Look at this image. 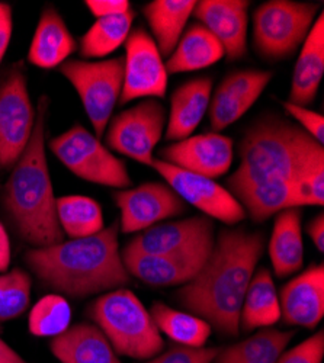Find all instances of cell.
<instances>
[{
    "instance_id": "1",
    "label": "cell",
    "mask_w": 324,
    "mask_h": 363,
    "mask_svg": "<svg viewBox=\"0 0 324 363\" xmlns=\"http://www.w3.org/2000/svg\"><path fill=\"white\" fill-rule=\"evenodd\" d=\"M263 249L262 233L221 230L199 274L178 289L176 298L213 330L228 337L239 336L242 304Z\"/></svg>"
},
{
    "instance_id": "2",
    "label": "cell",
    "mask_w": 324,
    "mask_h": 363,
    "mask_svg": "<svg viewBox=\"0 0 324 363\" xmlns=\"http://www.w3.org/2000/svg\"><path fill=\"white\" fill-rule=\"evenodd\" d=\"M120 223L95 235L31 249L23 256L28 267L48 288L72 298L105 294L130 284L118 245Z\"/></svg>"
},
{
    "instance_id": "3",
    "label": "cell",
    "mask_w": 324,
    "mask_h": 363,
    "mask_svg": "<svg viewBox=\"0 0 324 363\" xmlns=\"http://www.w3.org/2000/svg\"><path fill=\"white\" fill-rule=\"evenodd\" d=\"M50 99L41 96L35 125L23 153L12 167L5 185L4 205L22 240L34 249L65 241L57 218V198L45 156V125Z\"/></svg>"
},
{
    "instance_id": "4",
    "label": "cell",
    "mask_w": 324,
    "mask_h": 363,
    "mask_svg": "<svg viewBox=\"0 0 324 363\" xmlns=\"http://www.w3.org/2000/svg\"><path fill=\"white\" fill-rule=\"evenodd\" d=\"M315 141L288 121L267 116L259 119L240 143V164L228 179V191L238 192L274 179L296 182L300 160Z\"/></svg>"
},
{
    "instance_id": "5",
    "label": "cell",
    "mask_w": 324,
    "mask_h": 363,
    "mask_svg": "<svg viewBox=\"0 0 324 363\" xmlns=\"http://www.w3.org/2000/svg\"><path fill=\"white\" fill-rule=\"evenodd\" d=\"M118 356L149 360L160 354L164 342L149 310L137 295L118 288L98 296L87 308Z\"/></svg>"
},
{
    "instance_id": "6",
    "label": "cell",
    "mask_w": 324,
    "mask_h": 363,
    "mask_svg": "<svg viewBox=\"0 0 324 363\" xmlns=\"http://www.w3.org/2000/svg\"><path fill=\"white\" fill-rule=\"evenodd\" d=\"M321 4L269 0L253 13V47L271 62L285 60L306 41Z\"/></svg>"
},
{
    "instance_id": "7",
    "label": "cell",
    "mask_w": 324,
    "mask_h": 363,
    "mask_svg": "<svg viewBox=\"0 0 324 363\" xmlns=\"http://www.w3.org/2000/svg\"><path fill=\"white\" fill-rule=\"evenodd\" d=\"M50 150L82 180L115 189L131 186V176L125 163L82 125H74L62 135L54 137L50 141Z\"/></svg>"
},
{
    "instance_id": "8",
    "label": "cell",
    "mask_w": 324,
    "mask_h": 363,
    "mask_svg": "<svg viewBox=\"0 0 324 363\" xmlns=\"http://www.w3.org/2000/svg\"><path fill=\"white\" fill-rule=\"evenodd\" d=\"M60 73L76 89L95 135L101 140L116 104L120 102L124 79V57L101 60V62L67 60L60 66Z\"/></svg>"
},
{
    "instance_id": "9",
    "label": "cell",
    "mask_w": 324,
    "mask_h": 363,
    "mask_svg": "<svg viewBox=\"0 0 324 363\" xmlns=\"http://www.w3.org/2000/svg\"><path fill=\"white\" fill-rule=\"evenodd\" d=\"M166 112L156 99H145L109 121L105 143L109 150L152 167L153 151L163 137Z\"/></svg>"
},
{
    "instance_id": "10",
    "label": "cell",
    "mask_w": 324,
    "mask_h": 363,
    "mask_svg": "<svg viewBox=\"0 0 324 363\" xmlns=\"http://www.w3.org/2000/svg\"><path fill=\"white\" fill-rule=\"evenodd\" d=\"M35 109L28 92L26 76L11 69L0 82V170L15 166L31 140Z\"/></svg>"
},
{
    "instance_id": "11",
    "label": "cell",
    "mask_w": 324,
    "mask_h": 363,
    "mask_svg": "<svg viewBox=\"0 0 324 363\" xmlns=\"http://www.w3.org/2000/svg\"><path fill=\"white\" fill-rule=\"evenodd\" d=\"M216 235H210L181 252L170 255H143L123 250V262L130 274L141 282L163 288L184 286L191 282L210 257Z\"/></svg>"
},
{
    "instance_id": "12",
    "label": "cell",
    "mask_w": 324,
    "mask_h": 363,
    "mask_svg": "<svg viewBox=\"0 0 324 363\" xmlns=\"http://www.w3.org/2000/svg\"><path fill=\"white\" fill-rule=\"evenodd\" d=\"M167 77L163 57L150 34L143 26L131 29L125 41L120 104L141 98H164Z\"/></svg>"
},
{
    "instance_id": "13",
    "label": "cell",
    "mask_w": 324,
    "mask_h": 363,
    "mask_svg": "<svg viewBox=\"0 0 324 363\" xmlns=\"http://www.w3.org/2000/svg\"><path fill=\"white\" fill-rule=\"evenodd\" d=\"M152 167L176 194L198 208L205 217L216 218L227 225L238 224L247 217L240 202L214 179L185 172L160 159H155Z\"/></svg>"
},
{
    "instance_id": "14",
    "label": "cell",
    "mask_w": 324,
    "mask_h": 363,
    "mask_svg": "<svg viewBox=\"0 0 324 363\" xmlns=\"http://www.w3.org/2000/svg\"><path fill=\"white\" fill-rule=\"evenodd\" d=\"M113 201L121 211L120 230L125 234L144 231L164 220L182 216L186 208V202L178 194L159 182L116 191Z\"/></svg>"
},
{
    "instance_id": "15",
    "label": "cell",
    "mask_w": 324,
    "mask_h": 363,
    "mask_svg": "<svg viewBox=\"0 0 324 363\" xmlns=\"http://www.w3.org/2000/svg\"><path fill=\"white\" fill-rule=\"evenodd\" d=\"M160 160L203 177L217 179L225 174L233 163V140L220 133L191 135L162 148Z\"/></svg>"
},
{
    "instance_id": "16",
    "label": "cell",
    "mask_w": 324,
    "mask_h": 363,
    "mask_svg": "<svg viewBox=\"0 0 324 363\" xmlns=\"http://www.w3.org/2000/svg\"><path fill=\"white\" fill-rule=\"evenodd\" d=\"M274 73L264 70H238L227 74L210 101L208 116L213 133L233 125L257 102Z\"/></svg>"
},
{
    "instance_id": "17",
    "label": "cell",
    "mask_w": 324,
    "mask_h": 363,
    "mask_svg": "<svg viewBox=\"0 0 324 363\" xmlns=\"http://www.w3.org/2000/svg\"><path fill=\"white\" fill-rule=\"evenodd\" d=\"M249 5L246 0H201L192 15L220 41L230 62L246 54Z\"/></svg>"
},
{
    "instance_id": "18",
    "label": "cell",
    "mask_w": 324,
    "mask_h": 363,
    "mask_svg": "<svg viewBox=\"0 0 324 363\" xmlns=\"http://www.w3.org/2000/svg\"><path fill=\"white\" fill-rule=\"evenodd\" d=\"M278 296L285 324L315 328L324 317V266L311 264L291 279Z\"/></svg>"
},
{
    "instance_id": "19",
    "label": "cell",
    "mask_w": 324,
    "mask_h": 363,
    "mask_svg": "<svg viewBox=\"0 0 324 363\" xmlns=\"http://www.w3.org/2000/svg\"><path fill=\"white\" fill-rule=\"evenodd\" d=\"M214 235L208 217H192L181 221L159 223L135 235L124 250L143 255H170Z\"/></svg>"
},
{
    "instance_id": "20",
    "label": "cell",
    "mask_w": 324,
    "mask_h": 363,
    "mask_svg": "<svg viewBox=\"0 0 324 363\" xmlns=\"http://www.w3.org/2000/svg\"><path fill=\"white\" fill-rule=\"evenodd\" d=\"M213 92L211 77L192 79L174 90L166 123V140L181 141L192 135L208 112Z\"/></svg>"
},
{
    "instance_id": "21",
    "label": "cell",
    "mask_w": 324,
    "mask_h": 363,
    "mask_svg": "<svg viewBox=\"0 0 324 363\" xmlns=\"http://www.w3.org/2000/svg\"><path fill=\"white\" fill-rule=\"evenodd\" d=\"M324 74V15L315 18L310 33L303 43L294 67L288 102L307 108L317 96Z\"/></svg>"
},
{
    "instance_id": "22",
    "label": "cell",
    "mask_w": 324,
    "mask_h": 363,
    "mask_svg": "<svg viewBox=\"0 0 324 363\" xmlns=\"http://www.w3.org/2000/svg\"><path fill=\"white\" fill-rule=\"evenodd\" d=\"M50 350L60 363H121L99 327L87 323L52 337Z\"/></svg>"
},
{
    "instance_id": "23",
    "label": "cell",
    "mask_w": 324,
    "mask_h": 363,
    "mask_svg": "<svg viewBox=\"0 0 324 363\" xmlns=\"http://www.w3.org/2000/svg\"><path fill=\"white\" fill-rule=\"evenodd\" d=\"M77 50V43L63 19L52 6L43 11L31 45L28 62L40 69L60 67Z\"/></svg>"
},
{
    "instance_id": "24",
    "label": "cell",
    "mask_w": 324,
    "mask_h": 363,
    "mask_svg": "<svg viewBox=\"0 0 324 363\" xmlns=\"http://www.w3.org/2000/svg\"><path fill=\"white\" fill-rule=\"evenodd\" d=\"M269 257L278 278L296 274L304 262L301 209L288 208L276 214L269 241Z\"/></svg>"
},
{
    "instance_id": "25",
    "label": "cell",
    "mask_w": 324,
    "mask_h": 363,
    "mask_svg": "<svg viewBox=\"0 0 324 363\" xmlns=\"http://www.w3.org/2000/svg\"><path fill=\"white\" fill-rule=\"evenodd\" d=\"M225 57L224 48L220 41L201 23H192L185 31L167 57L166 70L167 74L191 73L214 66Z\"/></svg>"
},
{
    "instance_id": "26",
    "label": "cell",
    "mask_w": 324,
    "mask_h": 363,
    "mask_svg": "<svg viewBox=\"0 0 324 363\" xmlns=\"http://www.w3.org/2000/svg\"><path fill=\"white\" fill-rule=\"evenodd\" d=\"M240 202L246 216L255 223H263L288 208L304 206L298 195L296 182L274 179L249 186L234 195Z\"/></svg>"
},
{
    "instance_id": "27",
    "label": "cell",
    "mask_w": 324,
    "mask_h": 363,
    "mask_svg": "<svg viewBox=\"0 0 324 363\" xmlns=\"http://www.w3.org/2000/svg\"><path fill=\"white\" fill-rule=\"evenodd\" d=\"M195 5V0H153L143 8L162 57H169L178 45Z\"/></svg>"
},
{
    "instance_id": "28",
    "label": "cell",
    "mask_w": 324,
    "mask_h": 363,
    "mask_svg": "<svg viewBox=\"0 0 324 363\" xmlns=\"http://www.w3.org/2000/svg\"><path fill=\"white\" fill-rule=\"evenodd\" d=\"M279 320V296L272 274L267 267H259L255 270L243 299L240 310V330L253 331L268 328Z\"/></svg>"
},
{
    "instance_id": "29",
    "label": "cell",
    "mask_w": 324,
    "mask_h": 363,
    "mask_svg": "<svg viewBox=\"0 0 324 363\" xmlns=\"http://www.w3.org/2000/svg\"><path fill=\"white\" fill-rule=\"evenodd\" d=\"M294 336V330L260 328L243 342L218 349L213 363H275Z\"/></svg>"
},
{
    "instance_id": "30",
    "label": "cell",
    "mask_w": 324,
    "mask_h": 363,
    "mask_svg": "<svg viewBox=\"0 0 324 363\" xmlns=\"http://www.w3.org/2000/svg\"><path fill=\"white\" fill-rule=\"evenodd\" d=\"M149 313L157 330L179 346L203 347L213 333L211 325L205 320L174 310L163 302H153Z\"/></svg>"
},
{
    "instance_id": "31",
    "label": "cell",
    "mask_w": 324,
    "mask_h": 363,
    "mask_svg": "<svg viewBox=\"0 0 324 363\" xmlns=\"http://www.w3.org/2000/svg\"><path fill=\"white\" fill-rule=\"evenodd\" d=\"M133 9L123 15L99 18L80 38V55L83 58H102L125 44L134 22Z\"/></svg>"
},
{
    "instance_id": "32",
    "label": "cell",
    "mask_w": 324,
    "mask_h": 363,
    "mask_svg": "<svg viewBox=\"0 0 324 363\" xmlns=\"http://www.w3.org/2000/svg\"><path fill=\"white\" fill-rule=\"evenodd\" d=\"M57 218L70 240L91 237L105 228L101 205L82 195L57 198Z\"/></svg>"
},
{
    "instance_id": "33",
    "label": "cell",
    "mask_w": 324,
    "mask_h": 363,
    "mask_svg": "<svg viewBox=\"0 0 324 363\" xmlns=\"http://www.w3.org/2000/svg\"><path fill=\"white\" fill-rule=\"evenodd\" d=\"M72 323V308L62 295H45L33 307L28 318L31 335L55 337L65 333Z\"/></svg>"
},
{
    "instance_id": "34",
    "label": "cell",
    "mask_w": 324,
    "mask_h": 363,
    "mask_svg": "<svg viewBox=\"0 0 324 363\" xmlns=\"http://www.w3.org/2000/svg\"><path fill=\"white\" fill-rule=\"evenodd\" d=\"M296 186L304 206L324 203V147L317 141L308 145L300 160Z\"/></svg>"
},
{
    "instance_id": "35",
    "label": "cell",
    "mask_w": 324,
    "mask_h": 363,
    "mask_svg": "<svg viewBox=\"0 0 324 363\" xmlns=\"http://www.w3.org/2000/svg\"><path fill=\"white\" fill-rule=\"evenodd\" d=\"M31 277L16 267L0 274V323L22 315L31 302Z\"/></svg>"
},
{
    "instance_id": "36",
    "label": "cell",
    "mask_w": 324,
    "mask_h": 363,
    "mask_svg": "<svg viewBox=\"0 0 324 363\" xmlns=\"http://www.w3.org/2000/svg\"><path fill=\"white\" fill-rule=\"evenodd\" d=\"M323 357L324 331L318 330L296 347L284 350L275 363H323Z\"/></svg>"
},
{
    "instance_id": "37",
    "label": "cell",
    "mask_w": 324,
    "mask_h": 363,
    "mask_svg": "<svg viewBox=\"0 0 324 363\" xmlns=\"http://www.w3.org/2000/svg\"><path fill=\"white\" fill-rule=\"evenodd\" d=\"M217 353L218 347H185L178 345L143 363H213Z\"/></svg>"
},
{
    "instance_id": "38",
    "label": "cell",
    "mask_w": 324,
    "mask_h": 363,
    "mask_svg": "<svg viewBox=\"0 0 324 363\" xmlns=\"http://www.w3.org/2000/svg\"><path fill=\"white\" fill-rule=\"evenodd\" d=\"M282 106L286 111V113H289L294 119L298 121V124L301 125V130L304 133H307L318 144H324V118L321 113L304 106L294 105L288 101L282 102Z\"/></svg>"
},
{
    "instance_id": "39",
    "label": "cell",
    "mask_w": 324,
    "mask_h": 363,
    "mask_svg": "<svg viewBox=\"0 0 324 363\" xmlns=\"http://www.w3.org/2000/svg\"><path fill=\"white\" fill-rule=\"evenodd\" d=\"M84 5L96 19L123 15L131 9L128 0H86Z\"/></svg>"
},
{
    "instance_id": "40",
    "label": "cell",
    "mask_w": 324,
    "mask_h": 363,
    "mask_svg": "<svg viewBox=\"0 0 324 363\" xmlns=\"http://www.w3.org/2000/svg\"><path fill=\"white\" fill-rule=\"evenodd\" d=\"M12 29H13V18H12V8L0 2V65H2L5 54L8 51L11 38H12Z\"/></svg>"
},
{
    "instance_id": "41",
    "label": "cell",
    "mask_w": 324,
    "mask_h": 363,
    "mask_svg": "<svg viewBox=\"0 0 324 363\" xmlns=\"http://www.w3.org/2000/svg\"><path fill=\"white\" fill-rule=\"evenodd\" d=\"M308 237L311 238L313 245L318 252H324V216L320 213L317 217H314L307 227Z\"/></svg>"
},
{
    "instance_id": "42",
    "label": "cell",
    "mask_w": 324,
    "mask_h": 363,
    "mask_svg": "<svg viewBox=\"0 0 324 363\" xmlns=\"http://www.w3.org/2000/svg\"><path fill=\"white\" fill-rule=\"evenodd\" d=\"M11 264V241L6 228L0 223V274L8 272Z\"/></svg>"
},
{
    "instance_id": "43",
    "label": "cell",
    "mask_w": 324,
    "mask_h": 363,
    "mask_svg": "<svg viewBox=\"0 0 324 363\" xmlns=\"http://www.w3.org/2000/svg\"><path fill=\"white\" fill-rule=\"evenodd\" d=\"M0 363H29L8 343L0 339Z\"/></svg>"
}]
</instances>
